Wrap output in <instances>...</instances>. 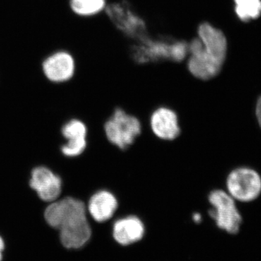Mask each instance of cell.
I'll list each match as a JSON object with an SVG mask.
<instances>
[{
  "label": "cell",
  "mask_w": 261,
  "mask_h": 261,
  "mask_svg": "<svg viewBox=\"0 0 261 261\" xmlns=\"http://www.w3.org/2000/svg\"><path fill=\"white\" fill-rule=\"evenodd\" d=\"M70 6L76 14L89 16L102 11L106 0H70Z\"/></svg>",
  "instance_id": "cell-13"
},
{
  "label": "cell",
  "mask_w": 261,
  "mask_h": 261,
  "mask_svg": "<svg viewBox=\"0 0 261 261\" xmlns=\"http://www.w3.org/2000/svg\"><path fill=\"white\" fill-rule=\"evenodd\" d=\"M198 37L188 46L189 71L195 78L209 80L219 74L226 59L227 41L224 33L211 24L202 23L197 29Z\"/></svg>",
  "instance_id": "cell-1"
},
{
  "label": "cell",
  "mask_w": 261,
  "mask_h": 261,
  "mask_svg": "<svg viewBox=\"0 0 261 261\" xmlns=\"http://www.w3.org/2000/svg\"><path fill=\"white\" fill-rule=\"evenodd\" d=\"M150 126L154 135L161 140H173L180 134L177 115L169 108L156 110L151 116Z\"/></svg>",
  "instance_id": "cell-7"
},
{
  "label": "cell",
  "mask_w": 261,
  "mask_h": 261,
  "mask_svg": "<svg viewBox=\"0 0 261 261\" xmlns=\"http://www.w3.org/2000/svg\"><path fill=\"white\" fill-rule=\"evenodd\" d=\"M44 218L51 227L61 231L62 245L68 249L81 248L92 236L83 202L67 197L50 204L44 212Z\"/></svg>",
  "instance_id": "cell-2"
},
{
  "label": "cell",
  "mask_w": 261,
  "mask_h": 261,
  "mask_svg": "<svg viewBox=\"0 0 261 261\" xmlns=\"http://www.w3.org/2000/svg\"><path fill=\"white\" fill-rule=\"evenodd\" d=\"M62 133L68 143L62 147V152L68 157H75L84 152L87 147V127L83 122L72 120L63 126Z\"/></svg>",
  "instance_id": "cell-9"
},
{
  "label": "cell",
  "mask_w": 261,
  "mask_h": 261,
  "mask_svg": "<svg viewBox=\"0 0 261 261\" xmlns=\"http://www.w3.org/2000/svg\"><path fill=\"white\" fill-rule=\"evenodd\" d=\"M235 11L243 21L255 19L261 14L260 0H234Z\"/></svg>",
  "instance_id": "cell-12"
},
{
  "label": "cell",
  "mask_w": 261,
  "mask_h": 261,
  "mask_svg": "<svg viewBox=\"0 0 261 261\" xmlns=\"http://www.w3.org/2000/svg\"><path fill=\"white\" fill-rule=\"evenodd\" d=\"M74 70L73 58L65 51L53 55L43 63L44 74L51 82H63L69 80L73 76Z\"/></svg>",
  "instance_id": "cell-8"
},
{
  "label": "cell",
  "mask_w": 261,
  "mask_h": 261,
  "mask_svg": "<svg viewBox=\"0 0 261 261\" xmlns=\"http://www.w3.org/2000/svg\"><path fill=\"white\" fill-rule=\"evenodd\" d=\"M5 250V242L3 239L0 237V261L3 260V252Z\"/></svg>",
  "instance_id": "cell-15"
},
{
  "label": "cell",
  "mask_w": 261,
  "mask_h": 261,
  "mask_svg": "<svg viewBox=\"0 0 261 261\" xmlns=\"http://www.w3.org/2000/svg\"><path fill=\"white\" fill-rule=\"evenodd\" d=\"M228 193L234 200L250 202L261 192V178L258 173L248 168H240L229 173L226 180Z\"/></svg>",
  "instance_id": "cell-5"
},
{
  "label": "cell",
  "mask_w": 261,
  "mask_h": 261,
  "mask_svg": "<svg viewBox=\"0 0 261 261\" xmlns=\"http://www.w3.org/2000/svg\"><path fill=\"white\" fill-rule=\"evenodd\" d=\"M30 186L46 202H53L59 197L62 181L49 168L37 167L33 170Z\"/></svg>",
  "instance_id": "cell-6"
},
{
  "label": "cell",
  "mask_w": 261,
  "mask_h": 261,
  "mask_svg": "<svg viewBox=\"0 0 261 261\" xmlns=\"http://www.w3.org/2000/svg\"><path fill=\"white\" fill-rule=\"evenodd\" d=\"M193 220L195 221L196 223L200 222L201 220H202V217H201L200 214H195L193 215Z\"/></svg>",
  "instance_id": "cell-16"
},
{
  "label": "cell",
  "mask_w": 261,
  "mask_h": 261,
  "mask_svg": "<svg viewBox=\"0 0 261 261\" xmlns=\"http://www.w3.org/2000/svg\"><path fill=\"white\" fill-rule=\"evenodd\" d=\"M145 226L139 218L130 216L117 220L113 224V235L117 243L128 245L143 238Z\"/></svg>",
  "instance_id": "cell-10"
},
{
  "label": "cell",
  "mask_w": 261,
  "mask_h": 261,
  "mask_svg": "<svg viewBox=\"0 0 261 261\" xmlns=\"http://www.w3.org/2000/svg\"><path fill=\"white\" fill-rule=\"evenodd\" d=\"M141 123L136 117L116 109L105 125L108 140L118 148L124 149L135 142L141 133Z\"/></svg>",
  "instance_id": "cell-4"
},
{
  "label": "cell",
  "mask_w": 261,
  "mask_h": 261,
  "mask_svg": "<svg viewBox=\"0 0 261 261\" xmlns=\"http://www.w3.org/2000/svg\"><path fill=\"white\" fill-rule=\"evenodd\" d=\"M256 116L257 121H258L259 124H260L261 127V97L259 98L257 103Z\"/></svg>",
  "instance_id": "cell-14"
},
{
  "label": "cell",
  "mask_w": 261,
  "mask_h": 261,
  "mask_svg": "<svg viewBox=\"0 0 261 261\" xmlns=\"http://www.w3.org/2000/svg\"><path fill=\"white\" fill-rule=\"evenodd\" d=\"M212 209L209 212L216 224L221 229L229 233H238L242 223L235 200L228 192L214 190L208 197Z\"/></svg>",
  "instance_id": "cell-3"
},
{
  "label": "cell",
  "mask_w": 261,
  "mask_h": 261,
  "mask_svg": "<svg viewBox=\"0 0 261 261\" xmlns=\"http://www.w3.org/2000/svg\"><path fill=\"white\" fill-rule=\"evenodd\" d=\"M118 200L111 192L101 190L96 192L89 201L88 211L97 222L111 219L118 208Z\"/></svg>",
  "instance_id": "cell-11"
}]
</instances>
